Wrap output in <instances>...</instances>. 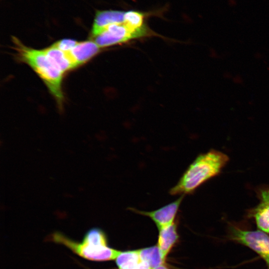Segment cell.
Returning <instances> with one entry per match:
<instances>
[{"mask_svg": "<svg viewBox=\"0 0 269 269\" xmlns=\"http://www.w3.org/2000/svg\"><path fill=\"white\" fill-rule=\"evenodd\" d=\"M229 160L227 154L215 149L198 155L170 189L169 194L185 195L193 193L201 185L218 175Z\"/></svg>", "mask_w": 269, "mask_h": 269, "instance_id": "obj_1", "label": "cell"}, {"mask_svg": "<svg viewBox=\"0 0 269 269\" xmlns=\"http://www.w3.org/2000/svg\"><path fill=\"white\" fill-rule=\"evenodd\" d=\"M13 42L17 58L37 73L55 98L59 108H61L64 101L62 90L63 73L51 62L43 49L27 47L15 37L13 38Z\"/></svg>", "mask_w": 269, "mask_h": 269, "instance_id": "obj_2", "label": "cell"}, {"mask_svg": "<svg viewBox=\"0 0 269 269\" xmlns=\"http://www.w3.org/2000/svg\"><path fill=\"white\" fill-rule=\"evenodd\" d=\"M50 238L53 242L65 246L80 257L91 261L114 260L121 252L109 246L105 233L98 228L89 230L80 242L74 241L58 232L52 234Z\"/></svg>", "mask_w": 269, "mask_h": 269, "instance_id": "obj_3", "label": "cell"}, {"mask_svg": "<svg viewBox=\"0 0 269 269\" xmlns=\"http://www.w3.org/2000/svg\"><path fill=\"white\" fill-rule=\"evenodd\" d=\"M231 239L245 245L257 253L269 269V236L261 230H243L235 226L230 229Z\"/></svg>", "mask_w": 269, "mask_h": 269, "instance_id": "obj_4", "label": "cell"}, {"mask_svg": "<svg viewBox=\"0 0 269 269\" xmlns=\"http://www.w3.org/2000/svg\"><path fill=\"white\" fill-rule=\"evenodd\" d=\"M147 34V29L134 31L124 23L111 24L92 38L100 48H103L143 37Z\"/></svg>", "mask_w": 269, "mask_h": 269, "instance_id": "obj_5", "label": "cell"}, {"mask_svg": "<svg viewBox=\"0 0 269 269\" xmlns=\"http://www.w3.org/2000/svg\"><path fill=\"white\" fill-rule=\"evenodd\" d=\"M184 196L185 195H180L173 202L151 211L139 210L132 207L129 208L128 209L136 214L149 217L159 229L175 222V217Z\"/></svg>", "mask_w": 269, "mask_h": 269, "instance_id": "obj_6", "label": "cell"}, {"mask_svg": "<svg viewBox=\"0 0 269 269\" xmlns=\"http://www.w3.org/2000/svg\"><path fill=\"white\" fill-rule=\"evenodd\" d=\"M259 193L260 202L249 216L254 218L260 230L269 233V187L260 189Z\"/></svg>", "mask_w": 269, "mask_h": 269, "instance_id": "obj_7", "label": "cell"}, {"mask_svg": "<svg viewBox=\"0 0 269 269\" xmlns=\"http://www.w3.org/2000/svg\"><path fill=\"white\" fill-rule=\"evenodd\" d=\"M100 47L93 40L77 43L70 51L67 52L76 67L94 57L100 51Z\"/></svg>", "mask_w": 269, "mask_h": 269, "instance_id": "obj_8", "label": "cell"}, {"mask_svg": "<svg viewBox=\"0 0 269 269\" xmlns=\"http://www.w3.org/2000/svg\"><path fill=\"white\" fill-rule=\"evenodd\" d=\"M125 13L119 10L97 11L91 31V38L111 24L124 23Z\"/></svg>", "mask_w": 269, "mask_h": 269, "instance_id": "obj_9", "label": "cell"}, {"mask_svg": "<svg viewBox=\"0 0 269 269\" xmlns=\"http://www.w3.org/2000/svg\"><path fill=\"white\" fill-rule=\"evenodd\" d=\"M157 245L163 258L165 260L167 256L177 241L179 236L175 222L159 229Z\"/></svg>", "mask_w": 269, "mask_h": 269, "instance_id": "obj_10", "label": "cell"}, {"mask_svg": "<svg viewBox=\"0 0 269 269\" xmlns=\"http://www.w3.org/2000/svg\"><path fill=\"white\" fill-rule=\"evenodd\" d=\"M51 62L63 73L76 67L67 52L53 44L43 49Z\"/></svg>", "mask_w": 269, "mask_h": 269, "instance_id": "obj_11", "label": "cell"}, {"mask_svg": "<svg viewBox=\"0 0 269 269\" xmlns=\"http://www.w3.org/2000/svg\"><path fill=\"white\" fill-rule=\"evenodd\" d=\"M115 260L118 269H139L143 263L138 249L121 251Z\"/></svg>", "mask_w": 269, "mask_h": 269, "instance_id": "obj_12", "label": "cell"}, {"mask_svg": "<svg viewBox=\"0 0 269 269\" xmlns=\"http://www.w3.org/2000/svg\"><path fill=\"white\" fill-rule=\"evenodd\" d=\"M138 250L141 261L147 264L151 269L164 264L165 260L157 245Z\"/></svg>", "mask_w": 269, "mask_h": 269, "instance_id": "obj_13", "label": "cell"}, {"mask_svg": "<svg viewBox=\"0 0 269 269\" xmlns=\"http://www.w3.org/2000/svg\"><path fill=\"white\" fill-rule=\"evenodd\" d=\"M144 15L142 13L134 10L125 13L124 23L134 31H141L147 29L143 25Z\"/></svg>", "mask_w": 269, "mask_h": 269, "instance_id": "obj_14", "label": "cell"}, {"mask_svg": "<svg viewBox=\"0 0 269 269\" xmlns=\"http://www.w3.org/2000/svg\"><path fill=\"white\" fill-rule=\"evenodd\" d=\"M78 42L71 39H63L55 42L53 45L59 49L67 52L71 51Z\"/></svg>", "mask_w": 269, "mask_h": 269, "instance_id": "obj_15", "label": "cell"}, {"mask_svg": "<svg viewBox=\"0 0 269 269\" xmlns=\"http://www.w3.org/2000/svg\"><path fill=\"white\" fill-rule=\"evenodd\" d=\"M233 82L236 84H242L243 83V79L240 75H236L233 79Z\"/></svg>", "mask_w": 269, "mask_h": 269, "instance_id": "obj_16", "label": "cell"}, {"mask_svg": "<svg viewBox=\"0 0 269 269\" xmlns=\"http://www.w3.org/2000/svg\"><path fill=\"white\" fill-rule=\"evenodd\" d=\"M139 269H151L149 266L143 262L140 268Z\"/></svg>", "mask_w": 269, "mask_h": 269, "instance_id": "obj_17", "label": "cell"}, {"mask_svg": "<svg viewBox=\"0 0 269 269\" xmlns=\"http://www.w3.org/2000/svg\"><path fill=\"white\" fill-rule=\"evenodd\" d=\"M152 269H170L168 268L166 265H165L164 264H163Z\"/></svg>", "mask_w": 269, "mask_h": 269, "instance_id": "obj_18", "label": "cell"}, {"mask_svg": "<svg viewBox=\"0 0 269 269\" xmlns=\"http://www.w3.org/2000/svg\"><path fill=\"white\" fill-rule=\"evenodd\" d=\"M230 76V74L229 73H225L224 74V77L226 78H230V77L228 76Z\"/></svg>", "mask_w": 269, "mask_h": 269, "instance_id": "obj_19", "label": "cell"}]
</instances>
